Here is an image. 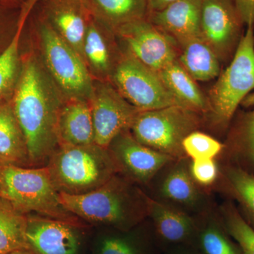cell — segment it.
Returning a JSON list of instances; mask_svg holds the SVG:
<instances>
[{
    "label": "cell",
    "instance_id": "44dd1931",
    "mask_svg": "<svg viewBox=\"0 0 254 254\" xmlns=\"http://www.w3.org/2000/svg\"><path fill=\"white\" fill-rule=\"evenodd\" d=\"M218 182L222 191L236 202L241 213L254 229V175L224 162L220 167Z\"/></svg>",
    "mask_w": 254,
    "mask_h": 254
},
{
    "label": "cell",
    "instance_id": "836d02e7",
    "mask_svg": "<svg viewBox=\"0 0 254 254\" xmlns=\"http://www.w3.org/2000/svg\"><path fill=\"white\" fill-rule=\"evenodd\" d=\"M246 26L254 25V0H234Z\"/></svg>",
    "mask_w": 254,
    "mask_h": 254
},
{
    "label": "cell",
    "instance_id": "4dcf8cb0",
    "mask_svg": "<svg viewBox=\"0 0 254 254\" xmlns=\"http://www.w3.org/2000/svg\"><path fill=\"white\" fill-rule=\"evenodd\" d=\"M225 145L204 132H191L182 142V148L190 160L215 159L223 153Z\"/></svg>",
    "mask_w": 254,
    "mask_h": 254
},
{
    "label": "cell",
    "instance_id": "8992f818",
    "mask_svg": "<svg viewBox=\"0 0 254 254\" xmlns=\"http://www.w3.org/2000/svg\"><path fill=\"white\" fill-rule=\"evenodd\" d=\"M231 63L210 93V111L219 127L230 123L244 98L254 90V25L247 26Z\"/></svg>",
    "mask_w": 254,
    "mask_h": 254
},
{
    "label": "cell",
    "instance_id": "9a60e30c",
    "mask_svg": "<svg viewBox=\"0 0 254 254\" xmlns=\"http://www.w3.org/2000/svg\"><path fill=\"white\" fill-rule=\"evenodd\" d=\"M42 17L83 59V43L92 17L86 1L45 0Z\"/></svg>",
    "mask_w": 254,
    "mask_h": 254
},
{
    "label": "cell",
    "instance_id": "277c9868",
    "mask_svg": "<svg viewBox=\"0 0 254 254\" xmlns=\"http://www.w3.org/2000/svg\"><path fill=\"white\" fill-rule=\"evenodd\" d=\"M0 196L25 215L35 213L84 227L62 203L46 166L30 168L4 165L0 168Z\"/></svg>",
    "mask_w": 254,
    "mask_h": 254
},
{
    "label": "cell",
    "instance_id": "30bf717a",
    "mask_svg": "<svg viewBox=\"0 0 254 254\" xmlns=\"http://www.w3.org/2000/svg\"><path fill=\"white\" fill-rule=\"evenodd\" d=\"M190 163V158H184L167 165L154 179L156 198H153L192 216H200L210 211V202L207 193L192 178Z\"/></svg>",
    "mask_w": 254,
    "mask_h": 254
},
{
    "label": "cell",
    "instance_id": "8d00e7d4",
    "mask_svg": "<svg viewBox=\"0 0 254 254\" xmlns=\"http://www.w3.org/2000/svg\"><path fill=\"white\" fill-rule=\"evenodd\" d=\"M27 0H0V3L6 5V6H11V7H14L17 3L20 4H24Z\"/></svg>",
    "mask_w": 254,
    "mask_h": 254
},
{
    "label": "cell",
    "instance_id": "f1b7e54d",
    "mask_svg": "<svg viewBox=\"0 0 254 254\" xmlns=\"http://www.w3.org/2000/svg\"><path fill=\"white\" fill-rule=\"evenodd\" d=\"M27 221V215L18 211L0 196V254L28 250Z\"/></svg>",
    "mask_w": 254,
    "mask_h": 254
},
{
    "label": "cell",
    "instance_id": "f35d334b",
    "mask_svg": "<svg viewBox=\"0 0 254 254\" xmlns=\"http://www.w3.org/2000/svg\"><path fill=\"white\" fill-rule=\"evenodd\" d=\"M4 165H8V164L5 163L4 161H2V160L0 159V168H1V167L4 166Z\"/></svg>",
    "mask_w": 254,
    "mask_h": 254
},
{
    "label": "cell",
    "instance_id": "e0dca14e",
    "mask_svg": "<svg viewBox=\"0 0 254 254\" xmlns=\"http://www.w3.org/2000/svg\"><path fill=\"white\" fill-rule=\"evenodd\" d=\"M202 0H178L168 7L150 13L147 19L177 43L200 36Z\"/></svg>",
    "mask_w": 254,
    "mask_h": 254
},
{
    "label": "cell",
    "instance_id": "cb8c5ba5",
    "mask_svg": "<svg viewBox=\"0 0 254 254\" xmlns=\"http://www.w3.org/2000/svg\"><path fill=\"white\" fill-rule=\"evenodd\" d=\"M92 16L113 32L146 18L148 0H85Z\"/></svg>",
    "mask_w": 254,
    "mask_h": 254
},
{
    "label": "cell",
    "instance_id": "484cf974",
    "mask_svg": "<svg viewBox=\"0 0 254 254\" xmlns=\"http://www.w3.org/2000/svg\"><path fill=\"white\" fill-rule=\"evenodd\" d=\"M112 31L92 16L83 43V59L87 66L98 76L111 77L117 63H114L107 32Z\"/></svg>",
    "mask_w": 254,
    "mask_h": 254
},
{
    "label": "cell",
    "instance_id": "7c38bea8",
    "mask_svg": "<svg viewBox=\"0 0 254 254\" xmlns=\"http://www.w3.org/2000/svg\"><path fill=\"white\" fill-rule=\"evenodd\" d=\"M244 25L234 0H202L200 36L220 60L235 53Z\"/></svg>",
    "mask_w": 254,
    "mask_h": 254
},
{
    "label": "cell",
    "instance_id": "52a82bcc",
    "mask_svg": "<svg viewBox=\"0 0 254 254\" xmlns=\"http://www.w3.org/2000/svg\"><path fill=\"white\" fill-rule=\"evenodd\" d=\"M42 52L50 77L68 98L89 100L94 82L83 58L45 18L38 21Z\"/></svg>",
    "mask_w": 254,
    "mask_h": 254
},
{
    "label": "cell",
    "instance_id": "7a4b0ae2",
    "mask_svg": "<svg viewBox=\"0 0 254 254\" xmlns=\"http://www.w3.org/2000/svg\"><path fill=\"white\" fill-rule=\"evenodd\" d=\"M135 182L117 174L98 190L81 195L60 193L65 208L77 218L100 226L131 230L141 225L149 213L150 197Z\"/></svg>",
    "mask_w": 254,
    "mask_h": 254
},
{
    "label": "cell",
    "instance_id": "ffe728a7",
    "mask_svg": "<svg viewBox=\"0 0 254 254\" xmlns=\"http://www.w3.org/2000/svg\"><path fill=\"white\" fill-rule=\"evenodd\" d=\"M0 159L8 165L31 167L24 134L9 98L0 99Z\"/></svg>",
    "mask_w": 254,
    "mask_h": 254
},
{
    "label": "cell",
    "instance_id": "d6a6232c",
    "mask_svg": "<svg viewBox=\"0 0 254 254\" xmlns=\"http://www.w3.org/2000/svg\"><path fill=\"white\" fill-rule=\"evenodd\" d=\"M21 10L22 6L19 12L16 13L14 11V7L0 3V53L10 43V41H5V38H12L17 30Z\"/></svg>",
    "mask_w": 254,
    "mask_h": 254
},
{
    "label": "cell",
    "instance_id": "6da1fadb",
    "mask_svg": "<svg viewBox=\"0 0 254 254\" xmlns=\"http://www.w3.org/2000/svg\"><path fill=\"white\" fill-rule=\"evenodd\" d=\"M58 89L36 58L29 57L21 64L11 102L32 168L46 166L59 147L58 117L64 102Z\"/></svg>",
    "mask_w": 254,
    "mask_h": 254
},
{
    "label": "cell",
    "instance_id": "5b68a950",
    "mask_svg": "<svg viewBox=\"0 0 254 254\" xmlns=\"http://www.w3.org/2000/svg\"><path fill=\"white\" fill-rule=\"evenodd\" d=\"M201 125L200 114L181 105L139 111L130 132L137 141L175 159L187 158L182 142Z\"/></svg>",
    "mask_w": 254,
    "mask_h": 254
},
{
    "label": "cell",
    "instance_id": "4316f807",
    "mask_svg": "<svg viewBox=\"0 0 254 254\" xmlns=\"http://www.w3.org/2000/svg\"><path fill=\"white\" fill-rule=\"evenodd\" d=\"M39 0H27L22 6L17 30L9 45L0 53V99L12 95L17 83L20 71V41L25 24L32 9Z\"/></svg>",
    "mask_w": 254,
    "mask_h": 254
},
{
    "label": "cell",
    "instance_id": "3957f363",
    "mask_svg": "<svg viewBox=\"0 0 254 254\" xmlns=\"http://www.w3.org/2000/svg\"><path fill=\"white\" fill-rule=\"evenodd\" d=\"M46 167L58 191L71 195L98 190L121 173L108 148L95 143L59 146Z\"/></svg>",
    "mask_w": 254,
    "mask_h": 254
},
{
    "label": "cell",
    "instance_id": "ba28073f",
    "mask_svg": "<svg viewBox=\"0 0 254 254\" xmlns=\"http://www.w3.org/2000/svg\"><path fill=\"white\" fill-rule=\"evenodd\" d=\"M111 78L120 94L139 111L180 105L158 73L128 53L119 58Z\"/></svg>",
    "mask_w": 254,
    "mask_h": 254
},
{
    "label": "cell",
    "instance_id": "ac0fdd59",
    "mask_svg": "<svg viewBox=\"0 0 254 254\" xmlns=\"http://www.w3.org/2000/svg\"><path fill=\"white\" fill-rule=\"evenodd\" d=\"M59 146L95 143L94 128L88 100L68 98L58 117Z\"/></svg>",
    "mask_w": 254,
    "mask_h": 254
},
{
    "label": "cell",
    "instance_id": "5bb4252c",
    "mask_svg": "<svg viewBox=\"0 0 254 254\" xmlns=\"http://www.w3.org/2000/svg\"><path fill=\"white\" fill-rule=\"evenodd\" d=\"M83 227L30 215L26 228L28 250L34 254H83L86 243Z\"/></svg>",
    "mask_w": 254,
    "mask_h": 254
},
{
    "label": "cell",
    "instance_id": "83f0119b",
    "mask_svg": "<svg viewBox=\"0 0 254 254\" xmlns=\"http://www.w3.org/2000/svg\"><path fill=\"white\" fill-rule=\"evenodd\" d=\"M223 152L224 162L254 175V110L239 120Z\"/></svg>",
    "mask_w": 254,
    "mask_h": 254
},
{
    "label": "cell",
    "instance_id": "d4e9b609",
    "mask_svg": "<svg viewBox=\"0 0 254 254\" xmlns=\"http://www.w3.org/2000/svg\"><path fill=\"white\" fill-rule=\"evenodd\" d=\"M197 230L191 247L198 254H242L219 215L211 211L197 216Z\"/></svg>",
    "mask_w": 254,
    "mask_h": 254
},
{
    "label": "cell",
    "instance_id": "e575fe53",
    "mask_svg": "<svg viewBox=\"0 0 254 254\" xmlns=\"http://www.w3.org/2000/svg\"><path fill=\"white\" fill-rule=\"evenodd\" d=\"M178 0H148V14L161 11Z\"/></svg>",
    "mask_w": 254,
    "mask_h": 254
},
{
    "label": "cell",
    "instance_id": "9c48e42d",
    "mask_svg": "<svg viewBox=\"0 0 254 254\" xmlns=\"http://www.w3.org/2000/svg\"><path fill=\"white\" fill-rule=\"evenodd\" d=\"M95 144L108 148L123 132L130 130L139 110L130 104L111 83L96 81L88 100Z\"/></svg>",
    "mask_w": 254,
    "mask_h": 254
},
{
    "label": "cell",
    "instance_id": "8fae6325",
    "mask_svg": "<svg viewBox=\"0 0 254 254\" xmlns=\"http://www.w3.org/2000/svg\"><path fill=\"white\" fill-rule=\"evenodd\" d=\"M114 33L125 43L127 53L156 72L177 60L176 41L147 18L124 25Z\"/></svg>",
    "mask_w": 254,
    "mask_h": 254
},
{
    "label": "cell",
    "instance_id": "7402d4cb",
    "mask_svg": "<svg viewBox=\"0 0 254 254\" xmlns=\"http://www.w3.org/2000/svg\"><path fill=\"white\" fill-rule=\"evenodd\" d=\"M127 231L110 228L96 242L93 254H155L160 250L153 229L148 232L138 229Z\"/></svg>",
    "mask_w": 254,
    "mask_h": 254
},
{
    "label": "cell",
    "instance_id": "2e32d148",
    "mask_svg": "<svg viewBox=\"0 0 254 254\" xmlns=\"http://www.w3.org/2000/svg\"><path fill=\"white\" fill-rule=\"evenodd\" d=\"M148 218L160 250L193 244L197 230L196 217L150 198Z\"/></svg>",
    "mask_w": 254,
    "mask_h": 254
},
{
    "label": "cell",
    "instance_id": "4fadbf2b",
    "mask_svg": "<svg viewBox=\"0 0 254 254\" xmlns=\"http://www.w3.org/2000/svg\"><path fill=\"white\" fill-rule=\"evenodd\" d=\"M108 149L116 160L120 173L135 183L150 185L159 173L175 158L141 144L129 130L118 135Z\"/></svg>",
    "mask_w": 254,
    "mask_h": 254
},
{
    "label": "cell",
    "instance_id": "d6986e66",
    "mask_svg": "<svg viewBox=\"0 0 254 254\" xmlns=\"http://www.w3.org/2000/svg\"><path fill=\"white\" fill-rule=\"evenodd\" d=\"M177 60L195 81H210L220 74V60L201 36L177 43Z\"/></svg>",
    "mask_w": 254,
    "mask_h": 254
},
{
    "label": "cell",
    "instance_id": "74e56055",
    "mask_svg": "<svg viewBox=\"0 0 254 254\" xmlns=\"http://www.w3.org/2000/svg\"><path fill=\"white\" fill-rule=\"evenodd\" d=\"M9 254H34L31 251L28 250H22L16 251V252H11Z\"/></svg>",
    "mask_w": 254,
    "mask_h": 254
},
{
    "label": "cell",
    "instance_id": "d590c367",
    "mask_svg": "<svg viewBox=\"0 0 254 254\" xmlns=\"http://www.w3.org/2000/svg\"><path fill=\"white\" fill-rule=\"evenodd\" d=\"M165 254H198L196 251L190 245H180L170 247L164 250Z\"/></svg>",
    "mask_w": 254,
    "mask_h": 254
},
{
    "label": "cell",
    "instance_id": "1f68e13d",
    "mask_svg": "<svg viewBox=\"0 0 254 254\" xmlns=\"http://www.w3.org/2000/svg\"><path fill=\"white\" fill-rule=\"evenodd\" d=\"M190 170L192 178L201 188L213 186L220 176V167L215 159L190 160Z\"/></svg>",
    "mask_w": 254,
    "mask_h": 254
},
{
    "label": "cell",
    "instance_id": "f546056e",
    "mask_svg": "<svg viewBox=\"0 0 254 254\" xmlns=\"http://www.w3.org/2000/svg\"><path fill=\"white\" fill-rule=\"evenodd\" d=\"M219 217L242 254H254V229L244 218L235 202H225L219 210Z\"/></svg>",
    "mask_w": 254,
    "mask_h": 254
},
{
    "label": "cell",
    "instance_id": "603a6c76",
    "mask_svg": "<svg viewBox=\"0 0 254 254\" xmlns=\"http://www.w3.org/2000/svg\"><path fill=\"white\" fill-rule=\"evenodd\" d=\"M158 74L180 105L200 115L210 111L206 97L177 60L165 66Z\"/></svg>",
    "mask_w": 254,
    "mask_h": 254
}]
</instances>
